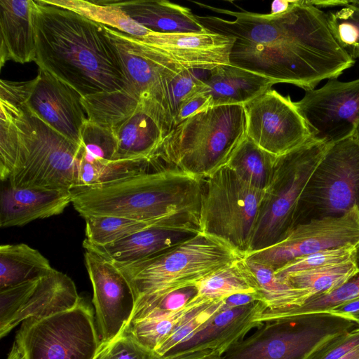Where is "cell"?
<instances>
[{"instance_id":"obj_1","label":"cell","mask_w":359,"mask_h":359,"mask_svg":"<svg viewBox=\"0 0 359 359\" xmlns=\"http://www.w3.org/2000/svg\"><path fill=\"white\" fill-rule=\"evenodd\" d=\"M194 3L234 18L196 15L207 30L233 39L230 65L277 83L313 90L320 81L337 79L355 64L334 37L327 13L310 1L294 0L278 14L233 11Z\"/></svg>"},{"instance_id":"obj_2","label":"cell","mask_w":359,"mask_h":359,"mask_svg":"<svg viewBox=\"0 0 359 359\" xmlns=\"http://www.w3.org/2000/svg\"><path fill=\"white\" fill-rule=\"evenodd\" d=\"M35 62L81 97L126 89L128 82L106 26L34 1Z\"/></svg>"},{"instance_id":"obj_3","label":"cell","mask_w":359,"mask_h":359,"mask_svg":"<svg viewBox=\"0 0 359 359\" xmlns=\"http://www.w3.org/2000/svg\"><path fill=\"white\" fill-rule=\"evenodd\" d=\"M0 108L1 182L20 188L70 190L81 145L53 129L4 88Z\"/></svg>"},{"instance_id":"obj_4","label":"cell","mask_w":359,"mask_h":359,"mask_svg":"<svg viewBox=\"0 0 359 359\" xmlns=\"http://www.w3.org/2000/svg\"><path fill=\"white\" fill-rule=\"evenodd\" d=\"M203 182L177 168L159 166L106 184L74 187L70 192L83 218L117 216L200 228Z\"/></svg>"},{"instance_id":"obj_5","label":"cell","mask_w":359,"mask_h":359,"mask_svg":"<svg viewBox=\"0 0 359 359\" xmlns=\"http://www.w3.org/2000/svg\"><path fill=\"white\" fill-rule=\"evenodd\" d=\"M243 104L215 106L177 124L150 162L204 180L224 166L247 136Z\"/></svg>"},{"instance_id":"obj_6","label":"cell","mask_w":359,"mask_h":359,"mask_svg":"<svg viewBox=\"0 0 359 359\" xmlns=\"http://www.w3.org/2000/svg\"><path fill=\"white\" fill-rule=\"evenodd\" d=\"M243 258L224 243L200 232L145 259L115 266L130 283L137 300L196 285Z\"/></svg>"},{"instance_id":"obj_7","label":"cell","mask_w":359,"mask_h":359,"mask_svg":"<svg viewBox=\"0 0 359 359\" xmlns=\"http://www.w3.org/2000/svg\"><path fill=\"white\" fill-rule=\"evenodd\" d=\"M359 327V318L335 311L262 322L224 359H304L329 340Z\"/></svg>"},{"instance_id":"obj_8","label":"cell","mask_w":359,"mask_h":359,"mask_svg":"<svg viewBox=\"0 0 359 359\" xmlns=\"http://www.w3.org/2000/svg\"><path fill=\"white\" fill-rule=\"evenodd\" d=\"M265 191L242 180L227 165L204 179L199 226L245 257L250 251Z\"/></svg>"},{"instance_id":"obj_9","label":"cell","mask_w":359,"mask_h":359,"mask_svg":"<svg viewBox=\"0 0 359 359\" xmlns=\"http://www.w3.org/2000/svg\"><path fill=\"white\" fill-rule=\"evenodd\" d=\"M330 145L311 137L300 147L277 157L271 182L264 194L250 252L276 244L293 229L302 193Z\"/></svg>"},{"instance_id":"obj_10","label":"cell","mask_w":359,"mask_h":359,"mask_svg":"<svg viewBox=\"0 0 359 359\" xmlns=\"http://www.w3.org/2000/svg\"><path fill=\"white\" fill-rule=\"evenodd\" d=\"M355 207L359 210V140L353 135L327 149L302 193L294 226Z\"/></svg>"},{"instance_id":"obj_11","label":"cell","mask_w":359,"mask_h":359,"mask_svg":"<svg viewBox=\"0 0 359 359\" xmlns=\"http://www.w3.org/2000/svg\"><path fill=\"white\" fill-rule=\"evenodd\" d=\"M15 342L24 359H94L102 343L93 310L83 298L68 310L24 320Z\"/></svg>"},{"instance_id":"obj_12","label":"cell","mask_w":359,"mask_h":359,"mask_svg":"<svg viewBox=\"0 0 359 359\" xmlns=\"http://www.w3.org/2000/svg\"><path fill=\"white\" fill-rule=\"evenodd\" d=\"M359 243V210L339 217L313 219L295 226L282 241L251 252L245 258L277 271L293 259L321 250Z\"/></svg>"},{"instance_id":"obj_13","label":"cell","mask_w":359,"mask_h":359,"mask_svg":"<svg viewBox=\"0 0 359 359\" xmlns=\"http://www.w3.org/2000/svg\"><path fill=\"white\" fill-rule=\"evenodd\" d=\"M243 106L247 136L276 157L311 138L305 120L290 96H283L270 88Z\"/></svg>"},{"instance_id":"obj_14","label":"cell","mask_w":359,"mask_h":359,"mask_svg":"<svg viewBox=\"0 0 359 359\" xmlns=\"http://www.w3.org/2000/svg\"><path fill=\"white\" fill-rule=\"evenodd\" d=\"M81 299L73 280L55 269L41 278L0 290V337L27 319L68 310Z\"/></svg>"},{"instance_id":"obj_15","label":"cell","mask_w":359,"mask_h":359,"mask_svg":"<svg viewBox=\"0 0 359 359\" xmlns=\"http://www.w3.org/2000/svg\"><path fill=\"white\" fill-rule=\"evenodd\" d=\"M0 86L18 97L53 129L81 145V131L88 117L81 96L69 85L39 68L31 81L1 79Z\"/></svg>"},{"instance_id":"obj_16","label":"cell","mask_w":359,"mask_h":359,"mask_svg":"<svg viewBox=\"0 0 359 359\" xmlns=\"http://www.w3.org/2000/svg\"><path fill=\"white\" fill-rule=\"evenodd\" d=\"M294 103L312 138L330 144L343 140L354 135L359 126V79H328Z\"/></svg>"},{"instance_id":"obj_17","label":"cell","mask_w":359,"mask_h":359,"mask_svg":"<svg viewBox=\"0 0 359 359\" xmlns=\"http://www.w3.org/2000/svg\"><path fill=\"white\" fill-rule=\"evenodd\" d=\"M93 290V303L102 342L112 340L127 327L136 303L134 292L121 271L93 252L84 254Z\"/></svg>"},{"instance_id":"obj_18","label":"cell","mask_w":359,"mask_h":359,"mask_svg":"<svg viewBox=\"0 0 359 359\" xmlns=\"http://www.w3.org/2000/svg\"><path fill=\"white\" fill-rule=\"evenodd\" d=\"M139 38L143 43L169 57L183 67L210 71L229 65L233 39L214 33H156Z\"/></svg>"},{"instance_id":"obj_19","label":"cell","mask_w":359,"mask_h":359,"mask_svg":"<svg viewBox=\"0 0 359 359\" xmlns=\"http://www.w3.org/2000/svg\"><path fill=\"white\" fill-rule=\"evenodd\" d=\"M267 308L261 301L238 306L216 313L205 326L169 353L185 349L210 348L222 355L231 346L242 341L261 323L256 320Z\"/></svg>"},{"instance_id":"obj_20","label":"cell","mask_w":359,"mask_h":359,"mask_svg":"<svg viewBox=\"0 0 359 359\" xmlns=\"http://www.w3.org/2000/svg\"><path fill=\"white\" fill-rule=\"evenodd\" d=\"M70 203V190L20 188L6 183L1 190L0 226H22L60 215Z\"/></svg>"},{"instance_id":"obj_21","label":"cell","mask_w":359,"mask_h":359,"mask_svg":"<svg viewBox=\"0 0 359 359\" xmlns=\"http://www.w3.org/2000/svg\"><path fill=\"white\" fill-rule=\"evenodd\" d=\"M32 0H0V67L9 60L20 64L36 57Z\"/></svg>"},{"instance_id":"obj_22","label":"cell","mask_w":359,"mask_h":359,"mask_svg":"<svg viewBox=\"0 0 359 359\" xmlns=\"http://www.w3.org/2000/svg\"><path fill=\"white\" fill-rule=\"evenodd\" d=\"M196 234L158 226L137 231L105 245H93L84 240L83 247L86 250L96 253L116 266H123L145 259Z\"/></svg>"},{"instance_id":"obj_23","label":"cell","mask_w":359,"mask_h":359,"mask_svg":"<svg viewBox=\"0 0 359 359\" xmlns=\"http://www.w3.org/2000/svg\"><path fill=\"white\" fill-rule=\"evenodd\" d=\"M128 16L156 33L205 32L191 10L167 0L113 1Z\"/></svg>"},{"instance_id":"obj_24","label":"cell","mask_w":359,"mask_h":359,"mask_svg":"<svg viewBox=\"0 0 359 359\" xmlns=\"http://www.w3.org/2000/svg\"><path fill=\"white\" fill-rule=\"evenodd\" d=\"M204 79L205 90L211 96L212 107L245 104L276 81L231 65H222L209 71Z\"/></svg>"},{"instance_id":"obj_25","label":"cell","mask_w":359,"mask_h":359,"mask_svg":"<svg viewBox=\"0 0 359 359\" xmlns=\"http://www.w3.org/2000/svg\"><path fill=\"white\" fill-rule=\"evenodd\" d=\"M113 130L117 142L114 161H150L165 137L158 121L140 101L132 115Z\"/></svg>"},{"instance_id":"obj_26","label":"cell","mask_w":359,"mask_h":359,"mask_svg":"<svg viewBox=\"0 0 359 359\" xmlns=\"http://www.w3.org/2000/svg\"><path fill=\"white\" fill-rule=\"evenodd\" d=\"M53 269L41 253L27 244L0 246V290L41 278Z\"/></svg>"},{"instance_id":"obj_27","label":"cell","mask_w":359,"mask_h":359,"mask_svg":"<svg viewBox=\"0 0 359 359\" xmlns=\"http://www.w3.org/2000/svg\"><path fill=\"white\" fill-rule=\"evenodd\" d=\"M213 300L197 294L184 306L163 316L131 323L124 331L143 346L155 351L196 309Z\"/></svg>"},{"instance_id":"obj_28","label":"cell","mask_w":359,"mask_h":359,"mask_svg":"<svg viewBox=\"0 0 359 359\" xmlns=\"http://www.w3.org/2000/svg\"><path fill=\"white\" fill-rule=\"evenodd\" d=\"M276 158L246 136L225 165L247 184L266 191L273 176Z\"/></svg>"},{"instance_id":"obj_29","label":"cell","mask_w":359,"mask_h":359,"mask_svg":"<svg viewBox=\"0 0 359 359\" xmlns=\"http://www.w3.org/2000/svg\"><path fill=\"white\" fill-rule=\"evenodd\" d=\"M86 220L85 241L97 245H108L123 239L137 231L153 227L166 226L194 233L200 232L197 226L165 222L139 221L117 216H91Z\"/></svg>"},{"instance_id":"obj_30","label":"cell","mask_w":359,"mask_h":359,"mask_svg":"<svg viewBox=\"0 0 359 359\" xmlns=\"http://www.w3.org/2000/svg\"><path fill=\"white\" fill-rule=\"evenodd\" d=\"M48 4L74 11L95 22L135 37L151 32L128 16L113 1L43 0Z\"/></svg>"},{"instance_id":"obj_31","label":"cell","mask_w":359,"mask_h":359,"mask_svg":"<svg viewBox=\"0 0 359 359\" xmlns=\"http://www.w3.org/2000/svg\"><path fill=\"white\" fill-rule=\"evenodd\" d=\"M196 287L198 295L210 299H223L238 293H261L244 258L203 278Z\"/></svg>"},{"instance_id":"obj_32","label":"cell","mask_w":359,"mask_h":359,"mask_svg":"<svg viewBox=\"0 0 359 359\" xmlns=\"http://www.w3.org/2000/svg\"><path fill=\"white\" fill-rule=\"evenodd\" d=\"M140 100L126 88L81 97V103L90 121L114 129L132 115Z\"/></svg>"},{"instance_id":"obj_33","label":"cell","mask_w":359,"mask_h":359,"mask_svg":"<svg viewBox=\"0 0 359 359\" xmlns=\"http://www.w3.org/2000/svg\"><path fill=\"white\" fill-rule=\"evenodd\" d=\"M153 167L145 159L88 161L79 155L74 187H93L116 182L148 171Z\"/></svg>"},{"instance_id":"obj_34","label":"cell","mask_w":359,"mask_h":359,"mask_svg":"<svg viewBox=\"0 0 359 359\" xmlns=\"http://www.w3.org/2000/svg\"><path fill=\"white\" fill-rule=\"evenodd\" d=\"M358 271L353 255L351 258L341 263L292 273L279 278L295 288L309 291L313 297L337 289L353 277Z\"/></svg>"},{"instance_id":"obj_35","label":"cell","mask_w":359,"mask_h":359,"mask_svg":"<svg viewBox=\"0 0 359 359\" xmlns=\"http://www.w3.org/2000/svg\"><path fill=\"white\" fill-rule=\"evenodd\" d=\"M244 260L257 280L267 309L301 306L312 297L309 291L295 288L277 277L271 268L245 257Z\"/></svg>"},{"instance_id":"obj_36","label":"cell","mask_w":359,"mask_h":359,"mask_svg":"<svg viewBox=\"0 0 359 359\" xmlns=\"http://www.w3.org/2000/svg\"><path fill=\"white\" fill-rule=\"evenodd\" d=\"M354 256L359 269V243L355 246ZM359 298V271L337 289L310 297L303 305L285 309H267L259 315L258 323L295 315L329 311L349 301Z\"/></svg>"},{"instance_id":"obj_37","label":"cell","mask_w":359,"mask_h":359,"mask_svg":"<svg viewBox=\"0 0 359 359\" xmlns=\"http://www.w3.org/2000/svg\"><path fill=\"white\" fill-rule=\"evenodd\" d=\"M116 149L112 128L86 121L81 131V158L88 161H114Z\"/></svg>"},{"instance_id":"obj_38","label":"cell","mask_w":359,"mask_h":359,"mask_svg":"<svg viewBox=\"0 0 359 359\" xmlns=\"http://www.w3.org/2000/svg\"><path fill=\"white\" fill-rule=\"evenodd\" d=\"M331 32L341 47L354 60L359 58V9L347 6L327 13Z\"/></svg>"},{"instance_id":"obj_39","label":"cell","mask_w":359,"mask_h":359,"mask_svg":"<svg viewBox=\"0 0 359 359\" xmlns=\"http://www.w3.org/2000/svg\"><path fill=\"white\" fill-rule=\"evenodd\" d=\"M223 299L213 300L196 309L155 352L163 356L195 334L219 312Z\"/></svg>"},{"instance_id":"obj_40","label":"cell","mask_w":359,"mask_h":359,"mask_svg":"<svg viewBox=\"0 0 359 359\" xmlns=\"http://www.w3.org/2000/svg\"><path fill=\"white\" fill-rule=\"evenodd\" d=\"M355 246L344 245L300 257L275 271L281 278L290 273L304 271L343 262L354 255Z\"/></svg>"},{"instance_id":"obj_41","label":"cell","mask_w":359,"mask_h":359,"mask_svg":"<svg viewBox=\"0 0 359 359\" xmlns=\"http://www.w3.org/2000/svg\"><path fill=\"white\" fill-rule=\"evenodd\" d=\"M159 357L123 330L112 340L102 342L94 359H157Z\"/></svg>"},{"instance_id":"obj_42","label":"cell","mask_w":359,"mask_h":359,"mask_svg":"<svg viewBox=\"0 0 359 359\" xmlns=\"http://www.w3.org/2000/svg\"><path fill=\"white\" fill-rule=\"evenodd\" d=\"M359 345V327L337 336L304 359H339Z\"/></svg>"},{"instance_id":"obj_43","label":"cell","mask_w":359,"mask_h":359,"mask_svg":"<svg viewBox=\"0 0 359 359\" xmlns=\"http://www.w3.org/2000/svg\"><path fill=\"white\" fill-rule=\"evenodd\" d=\"M212 107V97L205 90L204 83V88L201 91L189 97L180 104L176 113L175 126L189 116L206 110Z\"/></svg>"},{"instance_id":"obj_44","label":"cell","mask_w":359,"mask_h":359,"mask_svg":"<svg viewBox=\"0 0 359 359\" xmlns=\"http://www.w3.org/2000/svg\"><path fill=\"white\" fill-rule=\"evenodd\" d=\"M157 359H224L216 351L210 348L182 351L168 353Z\"/></svg>"},{"instance_id":"obj_45","label":"cell","mask_w":359,"mask_h":359,"mask_svg":"<svg viewBox=\"0 0 359 359\" xmlns=\"http://www.w3.org/2000/svg\"><path fill=\"white\" fill-rule=\"evenodd\" d=\"M256 301L264 302V297L261 293L254 292L235 294L222 300L219 311L246 305Z\"/></svg>"},{"instance_id":"obj_46","label":"cell","mask_w":359,"mask_h":359,"mask_svg":"<svg viewBox=\"0 0 359 359\" xmlns=\"http://www.w3.org/2000/svg\"><path fill=\"white\" fill-rule=\"evenodd\" d=\"M332 311L346 313L359 318V298L344 303Z\"/></svg>"},{"instance_id":"obj_47","label":"cell","mask_w":359,"mask_h":359,"mask_svg":"<svg viewBox=\"0 0 359 359\" xmlns=\"http://www.w3.org/2000/svg\"><path fill=\"white\" fill-rule=\"evenodd\" d=\"M293 1L276 0L272 2L270 13L278 14L287 11L292 4Z\"/></svg>"},{"instance_id":"obj_48","label":"cell","mask_w":359,"mask_h":359,"mask_svg":"<svg viewBox=\"0 0 359 359\" xmlns=\"http://www.w3.org/2000/svg\"><path fill=\"white\" fill-rule=\"evenodd\" d=\"M6 359H24L23 353L15 341Z\"/></svg>"},{"instance_id":"obj_49","label":"cell","mask_w":359,"mask_h":359,"mask_svg":"<svg viewBox=\"0 0 359 359\" xmlns=\"http://www.w3.org/2000/svg\"><path fill=\"white\" fill-rule=\"evenodd\" d=\"M339 359H359V345Z\"/></svg>"},{"instance_id":"obj_50","label":"cell","mask_w":359,"mask_h":359,"mask_svg":"<svg viewBox=\"0 0 359 359\" xmlns=\"http://www.w3.org/2000/svg\"><path fill=\"white\" fill-rule=\"evenodd\" d=\"M343 7L352 6L359 9V0L339 1V6Z\"/></svg>"},{"instance_id":"obj_51","label":"cell","mask_w":359,"mask_h":359,"mask_svg":"<svg viewBox=\"0 0 359 359\" xmlns=\"http://www.w3.org/2000/svg\"><path fill=\"white\" fill-rule=\"evenodd\" d=\"M354 136L359 140V126L355 132Z\"/></svg>"}]
</instances>
